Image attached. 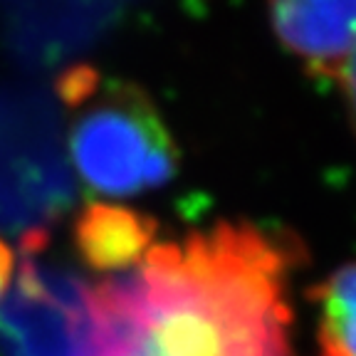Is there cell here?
I'll return each instance as SVG.
<instances>
[{
	"mask_svg": "<svg viewBox=\"0 0 356 356\" xmlns=\"http://www.w3.org/2000/svg\"><path fill=\"white\" fill-rule=\"evenodd\" d=\"M289 262L233 222L151 245L89 289V356H289Z\"/></svg>",
	"mask_w": 356,
	"mask_h": 356,
	"instance_id": "6da1fadb",
	"label": "cell"
},
{
	"mask_svg": "<svg viewBox=\"0 0 356 356\" xmlns=\"http://www.w3.org/2000/svg\"><path fill=\"white\" fill-rule=\"evenodd\" d=\"M57 89L70 122V154L95 193L124 198L171 181V134L139 87L79 65L62 74Z\"/></svg>",
	"mask_w": 356,
	"mask_h": 356,
	"instance_id": "7a4b0ae2",
	"label": "cell"
},
{
	"mask_svg": "<svg viewBox=\"0 0 356 356\" xmlns=\"http://www.w3.org/2000/svg\"><path fill=\"white\" fill-rule=\"evenodd\" d=\"M67 200L70 181L47 104L0 95V225L38 235Z\"/></svg>",
	"mask_w": 356,
	"mask_h": 356,
	"instance_id": "3957f363",
	"label": "cell"
},
{
	"mask_svg": "<svg viewBox=\"0 0 356 356\" xmlns=\"http://www.w3.org/2000/svg\"><path fill=\"white\" fill-rule=\"evenodd\" d=\"M42 238H25L20 282L0 312V349L6 356H89V289L38 260Z\"/></svg>",
	"mask_w": 356,
	"mask_h": 356,
	"instance_id": "277c9868",
	"label": "cell"
},
{
	"mask_svg": "<svg viewBox=\"0 0 356 356\" xmlns=\"http://www.w3.org/2000/svg\"><path fill=\"white\" fill-rule=\"evenodd\" d=\"M270 20L314 77H341L356 47V3H280L270 8Z\"/></svg>",
	"mask_w": 356,
	"mask_h": 356,
	"instance_id": "5b68a950",
	"label": "cell"
},
{
	"mask_svg": "<svg viewBox=\"0 0 356 356\" xmlns=\"http://www.w3.org/2000/svg\"><path fill=\"white\" fill-rule=\"evenodd\" d=\"M156 222L129 208L95 203L79 216L77 245L97 270H129L149 252Z\"/></svg>",
	"mask_w": 356,
	"mask_h": 356,
	"instance_id": "8992f818",
	"label": "cell"
},
{
	"mask_svg": "<svg viewBox=\"0 0 356 356\" xmlns=\"http://www.w3.org/2000/svg\"><path fill=\"white\" fill-rule=\"evenodd\" d=\"M319 339L329 356H356V262L339 267L317 289Z\"/></svg>",
	"mask_w": 356,
	"mask_h": 356,
	"instance_id": "52a82bcc",
	"label": "cell"
},
{
	"mask_svg": "<svg viewBox=\"0 0 356 356\" xmlns=\"http://www.w3.org/2000/svg\"><path fill=\"white\" fill-rule=\"evenodd\" d=\"M341 84H344V92H346V102L351 106V117H354L356 124V47L351 52V57L346 60L344 70H341Z\"/></svg>",
	"mask_w": 356,
	"mask_h": 356,
	"instance_id": "ba28073f",
	"label": "cell"
},
{
	"mask_svg": "<svg viewBox=\"0 0 356 356\" xmlns=\"http://www.w3.org/2000/svg\"><path fill=\"white\" fill-rule=\"evenodd\" d=\"M10 277H13V252H10V248L0 240V300L6 295Z\"/></svg>",
	"mask_w": 356,
	"mask_h": 356,
	"instance_id": "9c48e42d",
	"label": "cell"
}]
</instances>
